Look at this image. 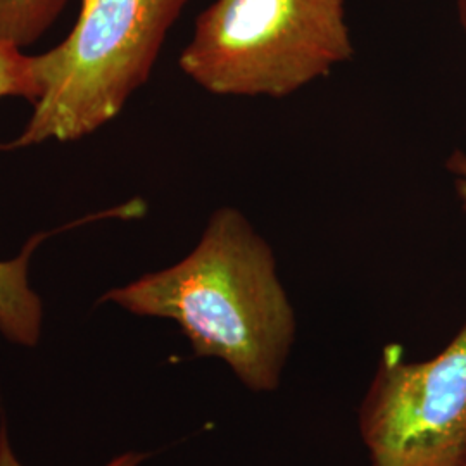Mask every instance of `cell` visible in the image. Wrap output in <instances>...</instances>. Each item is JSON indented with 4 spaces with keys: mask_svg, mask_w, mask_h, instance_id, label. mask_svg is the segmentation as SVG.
<instances>
[{
    "mask_svg": "<svg viewBox=\"0 0 466 466\" xmlns=\"http://www.w3.org/2000/svg\"><path fill=\"white\" fill-rule=\"evenodd\" d=\"M137 317L167 318L198 358H217L254 392L275 390L296 340V311L265 237L237 208L217 209L173 267L109 290Z\"/></svg>",
    "mask_w": 466,
    "mask_h": 466,
    "instance_id": "1",
    "label": "cell"
},
{
    "mask_svg": "<svg viewBox=\"0 0 466 466\" xmlns=\"http://www.w3.org/2000/svg\"><path fill=\"white\" fill-rule=\"evenodd\" d=\"M352 56L344 0H215L178 66L213 96L283 99Z\"/></svg>",
    "mask_w": 466,
    "mask_h": 466,
    "instance_id": "2",
    "label": "cell"
},
{
    "mask_svg": "<svg viewBox=\"0 0 466 466\" xmlns=\"http://www.w3.org/2000/svg\"><path fill=\"white\" fill-rule=\"evenodd\" d=\"M187 2L82 0L71 34L34 56L42 97L5 149L80 140L115 119L149 80Z\"/></svg>",
    "mask_w": 466,
    "mask_h": 466,
    "instance_id": "3",
    "label": "cell"
},
{
    "mask_svg": "<svg viewBox=\"0 0 466 466\" xmlns=\"http://www.w3.org/2000/svg\"><path fill=\"white\" fill-rule=\"evenodd\" d=\"M358 425L371 466H466V321L429 361L387 346Z\"/></svg>",
    "mask_w": 466,
    "mask_h": 466,
    "instance_id": "4",
    "label": "cell"
},
{
    "mask_svg": "<svg viewBox=\"0 0 466 466\" xmlns=\"http://www.w3.org/2000/svg\"><path fill=\"white\" fill-rule=\"evenodd\" d=\"M47 233L34 235L15 259L0 261V332L19 346L34 348L42 335L44 306L28 279L34 250Z\"/></svg>",
    "mask_w": 466,
    "mask_h": 466,
    "instance_id": "5",
    "label": "cell"
},
{
    "mask_svg": "<svg viewBox=\"0 0 466 466\" xmlns=\"http://www.w3.org/2000/svg\"><path fill=\"white\" fill-rule=\"evenodd\" d=\"M67 0H0V36L19 49L35 44L63 13Z\"/></svg>",
    "mask_w": 466,
    "mask_h": 466,
    "instance_id": "6",
    "label": "cell"
},
{
    "mask_svg": "<svg viewBox=\"0 0 466 466\" xmlns=\"http://www.w3.org/2000/svg\"><path fill=\"white\" fill-rule=\"evenodd\" d=\"M19 97L36 104L42 97V85L35 69L34 56L0 36V99Z\"/></svg>",
    "mask_w": 466,
    "mask_h": 466,
    "instance_id": "7",
    "label": "cell"
},
{
    "mask_svg": "<svg viewBox=\"0 0 466 466\" xmlns=\"http://www.w3.org/2000/svg\"><path fill=\"white\" fill-rule=\"evenodd\" d=\"M146 460L147 454L144 452H125L106 466H138ZM0 466H23L17 461L15 451L11 448L5 427H0Z\"/></svg>",
    "mask_w": 466,
    "mask_h": 466,
    "instance_id": "8",
    "label": "cell"
},
{
    "mask_svg": "<svg viewBox=\"0 0 466 466\" xmlns=\"http://www.w3.org/2000/svg\"><path fill=\"white\" fill-rule=\"evenodd\" d=\"M446 169L450 173L460 206L466 213V149L452 150L446 161Z\"/></svg>",
    "mask_w": 466,
    "mask_h": 466,
    "instance_id": "9",
    "label": "cell"
},
{
    "mask_svg": "<svg viewBox=\"0 0 466 466\" xmlns=\"http://www.w3.org/2000/svg\"><path fill=\"white\" fill-rule=\"evenodd\" d=\"M456 13H458V23L461 26V32L465 35L466 40V0H456Z\"/></svg>",
    "mask_w": 466,
    "mask_h": 466,
    "instance_id": "10",
    "label": "cell"
}]
</instances>
